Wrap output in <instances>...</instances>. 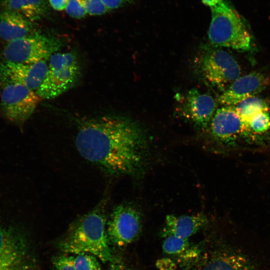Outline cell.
<instances>
[{
	"instance_id": "obj_29",
	"label": "cell",
	"mask_w": 270,
	"mask_h": 270,
	"mask_svg": "<svg viewBox=\"0 0 270 270\" xmlns=\"http://www.w3.org/2000/svg\"><path fill=\"white\" fill-rule=\"evenodd\" d=\"M222 0H202V2L204 5L208 6L211 8L216 6Z\"/></svg>"
},
{
	"instance_id": "obj_14",
	"label": "cell",
	"mask_w": 270,
	"mask_h": 270,
	"mask_svg": "<svg viewBox=\"0 0 270 270\" xmlns=\"http://www.w3.org/2000/svg\"><path fill=\"white\" fill-rule=\"evenodd\" d=\"M186 108L190 120L199 127L206 128L216 110V103L211 95L192 88L186 96Z\"/></svg>"
},
{
	"instance_id": "obj_13",
	"label": "cell",
	"mask_w": 270,
	"mask_h": 270,
	"mask_svg": "<svg viewBox=\"0 0 270 270\" xmlns=\"http://www.w3.org/2000/svg\"><path fill=\"white\" fill-rule=\"evenodd\" d=\"M196 270H257L245 254L230 247H222L206 254Z\"/></svg>"
},
{
	"instance_id": "obj_21",
	"label": "cell",
	"mask_w": 270,
	"mask_h": 270,
	"mask_svg": "<svg viewBox=\"0 0 270 270\" xmlns=\"http://www.w3.org/2000/svg\"><path fill=\"white\" fill-rule=\"evenodd\" d=\"M189 246L188 239L170 236L165 238L162 247L166 254H178L186 250Z\"/></svg>"
},
{
	"instance_id": "obj_3",
	"label": "cell",
	"mask_w": 270,
	"mask_h": 270,
	"mask_svg": "<svg viewBox=\"0 0 270 270\" xmlns=\"http://www.w3.org/2000/svg\"><path fill=\"white\" fill-rule=\"evenodd\" d=\"M210 10L212 19L208 30L210 44L214 48L250 50L251 35L236 10L224 0Z\"/></svg>"
},
{
	"instance_id": "obj_22",
	"label": "cell",
	"mask_w": 270,
	"mask_h": 270,
	"mask_svg": "<svg viewBox=\"0 0 270 270\" xmlns=\"http://www.w3.org/2000/svg\"><path fill=\"white\" fill-rule=\"evenodd\" d=\"M87 14L100 16L107 12L108 10L101 0H80Z\"/></svg>"
},
{
	"instance_id": "obj_15",
	"label": "cell",
	"mask_w": 270,
	"mask_h": 270,
	"mask_svg": "<svg viewBox=\"0 0 270 270\" xmlns=\"http://www.w3.org/2000/svg\"><path fill=\"white\" fill-rule=\"evenodd\" d=\"M208 223V219L202 213L178 216L168 214L166 216L162 234L164 238L172 236L188 239Z\"/></svg>"
},
{
	"instance_id": "obj_10",
	"label": "cell",
	"mask_w": 270,
	"mask_h": 270,
	"mask_svg": "<svg viewBox=\"0 0 270 270\" xmlns=\"http://www.w3.org/2000/svg\"><path fill=\"white\" fill-rule=\"evenodd\" d=\"M212 136L218 142L226 146L234 144L244 134L243 123L234 106L218 108L210 123Z\"/></svg>"
},
{
	"instance_id": "obj_5",
	"label": "cell",
	"mask_w": 270,
	"mask_h": 270,
	"mask_svg": "<svg viewBox=\"0 0 270 270\" xmlns=\"http://www.w3.org/2000/svg\"><path fill=\"white\" fill-rule=\"evenodd\" d=\"M0 220V270H31L34 266L30 243L19 226Z\"/></svg>"
},
{
	"instance_id": "obj_8",
	"label": "cell",
	"mask_w": 270,
	"mask_h": 270,
	"mask_svg": "<svg viewBox=\"0 0 270 270\" xmlns=\"http://www.w3.org/2000/svg\"><path fill=\"white\" fill-rule=\"evenodd\" d=\"M0 105L5 118L10 122L22 124L34 112L42 98L22 84L0 82Z\"/></svg>"
},
{
	"instance_id": "obj_1",
	"label": "cell",
	"mask_w": 270,
	"mask_h": 270,
	"mask_svg": "<svg viewBox=\"0 0 270 270\" xmlns=\"http://www.w3.org/2000/svg\"><path fill=\"white\" fill-rule=\"evenodd\" d=\"M75 144L83 158L112 176L137 174L145 162L148 148L146 135L138 124L115 115L82 122Z\"/></svg>"
},
{
	"instance_id": "obj_19",
	"label": "cell",
	"mask_w": 270,
	"mask_h": 270,
	"mask_svg": "<svg viewBox=\"0 0 270 270\" xmlns=\"http://www.w3.org/2000/svg\"><path fill=\"white\" fill-rule=\"evenodd\" d=\"M70 256L76 270H102L100 260L92 254L82 253Z\"/></svg>"
},
{
	"instance_id": "obj_20",
	"label": "cell",
	"mask_w": 270,
	"mask_h": 270,
	"mask_svg": "<svg viewBox=\"0 0 270 270\" xmlns=\"http://www.w3.org/2000/svg\"><path fill=\"white\" fill-rule=\"evenodd\" d=\"M270 128V114L269 110H264L254 115L248 126L249 134H262Z\"/></svg>"
},
{
	"instance_id": "obj_28",
	"label": "cell",
	"mask_w": 270,
	"mask_h": 270,
	"mask_svg": "<svg viewBox=\"0 0 270 270\" xmlns=\"http://www.w3.org/2000/svg\"><path fill=\"white\" fill-rule=\"evenodd\" d=\"M69 0H49L51 7L56 10L62 11L66 10Z\"/></svg>"
},
{
	"instance_id": "obj_2",
	"label": "cell",
	"mask_w": 270,
	"mask_h": 270,
	"mask_svg": "<svg viewBox=\"0 0 270 270\" xmlns=\"http://www.w3.org/2000/svg\"><path fill=\"white\" fill-rule=\"evenodd\" d=\"M106 201L73 222L58 243V249L64 254L87 253L104 263L116 258L112 250L106 232Z\"/></svg>"
},
{
	"instance_id": "obj_9",
	"label": "cell",
	"mask_w": 270,
	"mask_h": 270,
	"mask_svg": "<svg viewBox=\"0 0 270 270\" xmlns=\"http://www.w3.org/2000/svg\"><path fill=\"white\" fill-rule=\"evenodd\" d=\"M216 48L200 56V70L206 81L223 92L240 76V68L230 54Z\"/></svg>"
},
{
	"instance_id": "obj_6",
	"label": "cell",
	"mask_w": 270,
	"mask_h": 270,
	"mask_svg": "<svg viewBox=\"0 0 270 270\" xmlns=\"http://www.w3.org/2000/svg\"><path fill=\"white\" fill-rule=\"evenodd\" d=\"M46 76L36 93L42 99L55 98L72 86L80 74L76 55L71 52H56L48 59Z\"/></svg>"
},
{
	"instance_id": "obj_18",
	"label": "cell",
	"mask_w": 270,
	"mask_h": 270,
	"mask_svg": "<svg viewBox=\"0 0 270 270\" xmlns=\"http://www.w3.org/2000/svg\"><path fill=\"white\" fill-rule=\"evenodd\" d=\"M234 107L243 123L246 136L249 134L248 126L252 117L260 112L270 110L266 101L256 96L247 98Z\"/></svg>"
},
{
	"instance_id": "obj_4",
	"label": "cell",
	"mask_w": 270,
	"mask_h": 270,
	"mask_svg": "<svg viewBox=\"0 0 270 270\" xmlns=\"http://www.w3.org/2000/svg\"><path fill=\"white\" fill-rule=\"evenodd\" d=\"M62 46V42L58 38L35 31L8 42L4 50L3 56L4 62L33 64L48 60Z\"/></svg>"
},
{
	"instance_id": "obj_11",
	"label": "cell",
	"mask_w": 270,
	"mask_h": 270,
	"mask_svg": "<svg viewBox=\"0 0 270 270\" xmlns=\"http://www.w3.org/2000/svg\"><path fill=\"white\" fill-rule=\"evenodd\" d=\"M47 60L30 64L3 62L0 66V82H14L36 92L47 72Z\"/></svg>"
},
{
	"instance_id": "obj_7",
	"label": "cell",
	"mask_w": 270,
	"mask_h": 270,
	"mask_svg": "<svg viewBox=\"0 0 270 270\" xmlns=\"http://www.w3.org/2000/svg\"><path fill=\"white\" fill-rule=\"evenodd\" d=\"M142 228L140 212L132 204L122 203L113 208L106 222V232L111 246L122 248L134 242Z\"/></svg>"
},
{
	"instance_id": "obj_12",
	"label": "cell",
	"mask_w": 270,
	"mask_h": 270,
	"mask_svg": "<svg viewBox=\"0 0 270 270\" xmlns=\"http://www.w3.org/2000/svg\"><path fill=\"white\" fill-rule=\"evenodd\" d=\"M269 84V80L258 72L240 76L222 92L219 102L225 106H235L247 98L256 96Z\"/></svg>"
},
{
	"instance_id": "obj_23",
	"label": "cell",
	"mask_w": 270,
	"mask_h": 270,
	"mask_svg": "<svg viewBox=\"0 0 270 270\" xmlns=\"http://www.w3.org/2000/svg\"><path fill=\"white\" fill-rule=\"evenodd\" d=\"M52 262V270H76L71 256L66 254L54 256Z\"/></svg>"
},
{
	"instance_id": "obj_17",
	"label": "cell",
	"mask_w": 270,
	"mask_h": 270,
	"mask_svg": "<svg viewBox=\"0 0 270 270\" xmlns=\"http://www.w3.org/2000/svg\"><path fill=\"white\" fill-rule=\"evenodd\" d=\"M2 7L22 14L32 22L42 19L48 12L45 0H4Z\"/></svg>"
},
{
	"instance_id": "obj_26",
	"label": "cell",
	"mask_w": 270,
	"mask_h": 270,
	"mask_svg": "<svg viewBox=\"0 0 270 270\" xmlns=\"http://www.w3.org/2000/svg\"><path fill=\"white\" fill-rule=\"evenodd\" d=\"M108 10L118 8L130 3V0H101Z\"/></svg>"
},
{
	"instance_id": "obj_27",
	"label": "cell",
	"mask_w": 270,
	"mask_h": 270,
	"mask_svg": "<svg viewBox=\"0 0 270 270\" xmlns=\"http://www.w3.org/2000/svg\"><path fill=\"white\" fill-rule=\"evenodd\" d=\"M107 270H131L120 258H116L110 263Z\"/></svg>"
},
{
	"instance_id": "obj_25",
	"label": "cell",
	"mask_w": 270,
	"mask_h": 270,
	"mask_svg": "<svg viewBox=\"0 0 270 270\" xmlns=\"http://www.w3.org/2000/svg\"><path fill=\"white\" fill-rule=\"evenodd\" d=\"M156 266L159 270H175L176 264L168 258H162L158 260Z\"/></svg>"
},
{
	"instance_id": "obj_16",
	"label": "cell",
	"mask_w": 270,
	"mask_h": 270,
	"mask_svg": "<svg viewBox=\"0 0 270 270\" xmlns=\"http://www.w3.org/2000/svg\"><path fill=\"white\" fill-rule=\"evenodd\" d=\"M32 22L10 10L0 12V38L8 42L35 32Z\"/></svg>"
},
{
	"instance_id": "obj_24",
	"label": "cell",
	"mask_w": 270,
	"mask_h": 270,
	"mask_svg": "<svg viewBox=\"0 0 270 270\" xmlns=\"http://www.w3.org/2000/svg\"><path fill=\"white\" fill-rule=\"evenodd\" d=\"M66 11L70 17L78 19L88 14L80 0H69Z\"/></svg>"
}]
</instances>
